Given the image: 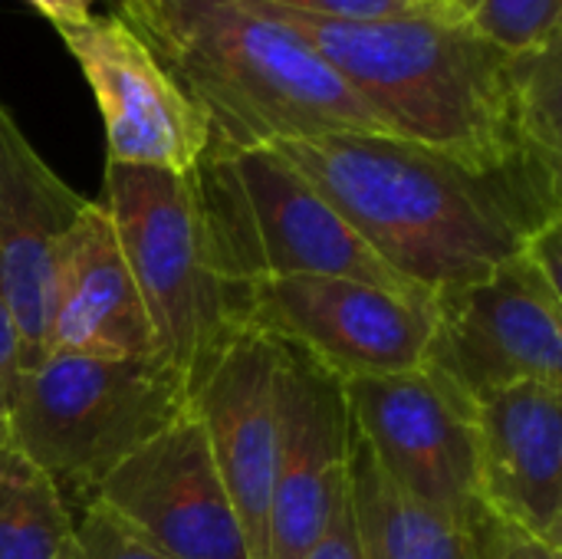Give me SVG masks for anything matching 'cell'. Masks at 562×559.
I'll return each mask as SVG.
<instances>
[{
    "instance_id": "obj_1",
    "label": "cell",
    "mask_w": 562,
    "mask_h": 559,
    "mask_svg": "<svg viewBox=\"0 0 562 559\" xmlns=\"http://www.w3.org/2000/svg\"><path fill=\"white\" fill-rule=\"evenodd\" d=\"M280 152L415 290L474 283L562 221V171H474L379 132L283 142Z\"/></svg>"
},
{
    "instance_id": "obj_2",
    "label": "cell",
    "mask_w": 562,
    "mask_h": 559,
    "mask_svg": "<svg viewBox=\"0 0 562 559\" xmlns=\"http://www.w3.org/2000/svg\"><path fill=\"white\" fill-rule=\"evenodd\" d=\"M316 49L392 128L474 171L550 168L517 132L510 53L464 16L333 20L250 0Z\"/></svg>"
},
{
    "instance_id": "obj_3",
    "label": "cell",
    "mask_w": 562,
    "mask_h": 559,
    "mask_svg": "<svg viewBox=\"0 0 562 559\" xmlns=\"http://www.w3.org/2000/svg\"><path fill=\"white\" fill-rule=\"evenodd\" d=\"M119 16L204 112L221 145L277 148L336 132L392 135L316 49L250 0H119Z\"/></svg>"
},
{
    "instance_id": "obj_4",
    "label": "cell",
    "mask_w": 562,
    "mask_h": 559,
    "mask_svg": "<svg viewBox=\"0 0 562 559\" xmlns=\"http://www.w3.org/2000/svg\"><path fill=\"white\" fill-rule=\"evenodd\" d=\"M194 178L211 260L227 287L316 273L422 293L280 152L211 138Z\"/></svg>"
},
{
    "instance_id": "obj_5",
    "label": "cell",
    "mask_w": 562,
    "mask_h": 559,
    "mask_svg": "<svg viewBox=\"0 0 562 559\" xmlns=\"http://www.w3.org/2000/svg\"><path fill=\"white\" fill-rule=\"evenodd\" d=\"M188 409V385L155 359L46 356L7 392V438L66 501L82 504Z\"/></svg>"
},
{
    "instance_id": "obj_6",
    "label": "cell",
    "mask_w": 562,
    "mask_h": 559,
    "mask_svg": "<svg viewBox=\"0 0 562 559\" xmlns=\"http://www.w3.org/2000/svg\"><path fill=\"white\" fill-rule=\"evenodd\" d=\"M99 204L112 217L135 290L155 333V356L191 392L231 320V293L217 277L194 171L105 161Z\"/></svg>"
},
{
    "instance_id": "obj_7",
    "label": "cell",
    "mask_w": 562,
    "mask_h": 559,
    "mask_svg": "<svg viewBox=\"0 0 562 559\" xmlns=\"http://www.w3.org/2000/svg\"><path fill=\"white\" fill-rule=\"evenodd\" d=\"M231 320L296 346L346 379L415 372L428 362L431 293L346 277H273L227 287Z\"/></svg>"
},
{
    "instance_id": "obj_8",
    "label": "cell",
    "mask_w": 562,
    "mask_h": 559,
    "mask_svg": "<svg viewBox=\"0 0 562 559\" xmlns=\"http://www.w3.org/2000/svg\"><path fill=\"white\" fill-rule=\"evenodd\" d=\"M425 366L468 402L520 382L562 389V283L524 247L484 280L431 293Z\"/></svg>"
},
{
    "instance_id": "obj_9",
    "label": "cell",
    "mask_w": 562,
    "mask_h": 559,
    "mask_svg": "<svg viewBox=\"0 0 562 559\" xmlns=\"http://www.w3.org/2000/svg\"><path fill=\"white\" fill-rule=\"evenodd\" d=\"M349 422L395 488L422 507L471 530L484 514L477 494L474 402L438 372L346 379Z\"/></svg>"
},
{
    "instance_id": "obj_10",
    "label": "cell",
    "mask_w": 562,
    "mask_h": 559,
    "mask_svg": "<svg viewBox=\"0 0 562 559\" xmlns=\"http://www.w3.org/2000/svg\"><path fill=\"white\" fill-rule=\"evenodd\" d=\"M89 82L102 125L105 161L165 171H198L211 125L148 43L119 16H82L56 26Z\"/></svg>"
},
{
    "instance_id": "obj_11",
    "label": "cell",
    "mask_w": 562,
    "mask_h": 559,
    "mask_svg": "<svg viewBox=\"0 0 562 559\" xmlns=\"http://www.w3.org/2000/svg\"><path fill=\"white\" fill-rule=\"evenodd\" d=\"M277 402L267 559H300L323 537L349 484V405L342 379L286 343H277Z\"/></svg>"
},
{
    "instance_id": "obj_12",
    "label": "cell",
    "mask_w": 562,
    "mask_h": 559,
    "mask_svg": "<svg viewBox=\"0 0 562 559\" xmlns=\"http://www.w3.org/2000/svg\"><path fill=\"white\" fill-rule=\"evenodd\" d=\"M217 474L237 511L250 559H267V517L280 438L277 343L234 323L188 392Z\"/></svg>"
},
{
    "instance_id": "obj_13",
    "label": "cell",
    "mask_w": 562,
    "mask_h": 559,
    "mask_svg": "<svg viewBox=\"0 0 562 559\" xmlns=\"http://www.w3.org/2000/svg\"><path fill=\"white\" fill-rule=\"evenodd\" d=\"M92 497L175 559H250L237 511L191 409L132 451Z\"/></svg>"
},
{
    "instance_id": "obj_14",
    "label": "cell",
    "mask_w": 562,
    "mask_h": 559,
    "mask_svg": "<svg viewBox=\"0 0 562 559\" xmlns=\"http://www.w3.org/2000/svg\"><path fill=\"white\" fill-rule=\"evenodd\" d=\"M484 514L562 554V389L520 382L474 402Z\"/></svg>"
},
{
    "instance_id": "obj_15",
    "label": "cell",
    "mask_w": 562,
    "mask_h": 559,
    "mask_svg": "<svg viewBox=\"0 0 562 559\" xmlns=\"http://www.w3.org/2000/svg\"><path fill=\"white\" fill-rule=\"evenodd\" d=\"M43 349L46 356L158 362L148 313L135 290L112 217L99 201L82 208L56 250Z\"/></svg>"
},
{
    "instance_id": "obj_16",
    "label": "cell",
    "mask_w": 562,
    "mask_h": 559,
    "mask_svg": "<svg viewBox=\"0 0 562 559\" xmlns=\"http://www.w3.org/2000/svg\"><path fill=\"white\" fill-rule=\"evenodd\" d=\"M86 204L89 198L43 161L0 99V293L23 343V369L46 356V303L56 250Z\"/></svg>"
},
{
    "instance_id": "obj_17",
    "label": "cell",
    "mask_w": 562,
    "mask_h": 559,
    "mask_svg": "<svg viewBox=\"0 0 562 559\" xmlns=\"http://www.w3.org/2000/svg\"><path fill=\"white\" fill-rule=\"evenodd\" d=\"M349 501L366 559H477L471 530L445 521L395 488L352 422Z\"/></svg>"
},
{
    "instance_id": "obj_18",
    "label": "cell",
    "mask_w": 562,
    "mask_h": 559,
    "mask_svg": "<svg viewBox=\"0 0 562 559\" xmlns=\"http://www.w3.org/2000/svg\"><path fill=\"white\" fill-rule=\"evenodd\" d=\"M72 527L63 491L0 438V559H56Z\"/></svg>"
},
{
    "instance_id": "obj_19",
    "label": "cell",
    "mask_w": 562,
    "mask_h": 559,
    "mask_svg": "<svg viewBox=\"0 0 562 559\" xmlns=\"http://www.w3.org/2000/svg\"><path fill=\"white\" fill-rule=\"evenodd\" d=\"M510 89L524 145L562 161V30L527 53H510Z\"/></svg>"
},
{
    "instance_id": "obj_20",
    "label": "cell",
    "mask_w": 562,
    "mask_h": 559,
    "mask_svg": "<svg viewBox=\"0 0 562 559\" xmlns=\"http://www.w3.org/2000/svg\"><path fill=\"white\" fill-rule=\"evenodd\" d=\"M56 559H175L102 501H86Z\"/></svg>"
},
{
    "instance_id": "obj_21",
    "label": "cell",
    "mask_w": 562,
    "mask_h": 559,
    "mask_svg": "<svg viewBox=\"0 0 562 559\" xmlns=\"http://www.w3.org/2000/svg\"><path fill=\"white\" fill-rule=\"evenodd\" d=\"M464 20L504 53H527L560 33V0H477Z\"/></svg>"
},
{
    "instance_id": "obj_22",
    "label": "cell",
    "mask_w": 562,
    "mask_h": 559,
    "mask_svg": "<svg viewBox=\"0 0 562 559\" xmlns=\"http://www.w3.org/2000/svg\"><path fill=\"white\" fill-rule=\"evenodd\" d=\"M283 10L333 20H385V16H464L454 0H263Z\"/></svg>"
},
{
    "instance_id": "obj_23",
    "label": "cell",
    "mask_w": 562,
    "mask_h": 559,
    "mask_svg": "<svg viewBox=\"0 0 562 559\" xmlns=\"http://www.w3.org/2000/svg\"><path fill=\"white\" fill-rule=\"evenodd\" d=\"M471 537L477 547V559H562L560 550L517 534L514 527L494 521L491 514H481L474 521Z\"/></svg>"
},
{
    "instance_id": "obj_24",
    "label": "cell",
    "mask_w": 562,
    "mask_h": 559,
    "mask_svg": "<svg viewBox=\"0 0 562 559\" xmlns=\"http://www.w3.org/2000/svg\"><path fill=\"white\" fill-rule=\"evenodd\" d=\"M300 559H366L359 527H356V514H352V501H349V484H346V494L339 497L323 537Z\"/></svg>"
},
{
    "instance_id": "obj_25",
    "label": "cell",
    "mask_w": 562,
    "mask_h": 559,
    "mask_svg": "<svg viewBox=\"0 0 562 559\" xmlns=\"http://www.w3.org/2000/svg\"><path fill=\"white\" fill-rule=\"evenodd\" d=\"M23 369V343H20V333H16V323H13V313L0 293V395L7 399L16 372Z\"/></svg>"
},
{
    "instance_id": "obj_26",
    "label": "cell",
    "mask_w": 562,
    "mask_h": 559,
    "mask_svg": "<svg viewBox=\"0 0 562 559\" xmlns=\"http://www.w3.org/2000/svg\"><path fill=\"white\" fill-rule=\"evenodd\" d=\"M33 10H40L53 26H66V23H76L82 16H89V7L95 0H26Z\"/></svg>"
},
{
    "instance_id": "obj_27",
    "label": "cell",
    "mask_w": 562,
    "mask_h": 559,
    "mask_svg": "<svg viewBox=\"0 0 562 559\" xmlns=\"http://www.w3.org/2000/svg\"><path fill=\"white\" fill-rule=\"evenodd\" d=\"M7 435V399L0 395V438Z\"/></svg>"
},
{
    "instance_id": "obj_28",
    "label": "cell",
    "mask_w": 562,
    "mask_h": 559,
    "mask_svg": "<svg viewBox=\"0 0 562 559\" xmlns=\"http://www.w3.org/2000/svg\"><path fill=\"white\" fill-rule=\"evenodd\" d=\"M454 3H458V10H461V13H468L477 0H454Z\"/></svg>"
}]
</instances>
